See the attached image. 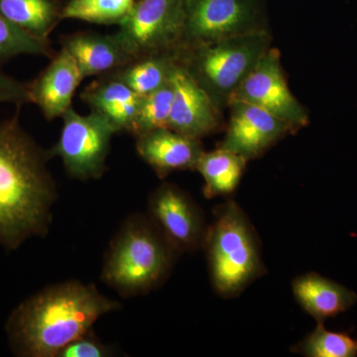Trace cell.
Here are the masks:
<instances>
[{
	"label": "cell",
	"mask_w": 357,
	"mask_h": 357,
	"mask_svg": "<svg viewBox=\"0 0 357 357\" xmlns=\"http://www.w3.org/2000/svg\"><path fill=\"white\" fill-rule=\"evenodd\" d=\"M50 159L21 126L20 109L0 122V246L6 250L48 234L58 195Z\"/></svg>",
	"instance_id": "obj_1"
},
{
	"label": "cell",
	"mask_w": 357,
	"mask_h": 357,
	"mask_svg": "<svg viewBox=\"0 0 357 357\" xmlns=\"http://www.w3.org/2000/svg\"><path fill=\"white\" fill-rule=\"evenodd\" d=\"M119 307L91 284L72 280L49 286L23 301L7 319L11 351L21 357H57Z\"/></svg>",
	"instance_id": "obj_2"
},
{
	"label": "cell",
	"mask_w": 357,
	"mask_h": 357,
	"mask_svg": "<svg viewBox=\"0 0 357 357\" xmlns=\"http://www.w3.org/2000/svg\"><path fill=\"white\" fill-rule=\"evenodd\" d=\"M176 253L152 218L132 215L109 244L102 280L124 297L144 295L166 280Z\"/></svg>",
	"instance_id": "obj_3"
},
{
	"label": "cell",
	"mask_w": 357,
	"mask_h": 357,
	"mask_svg": "<svg viewBox=\"0 0 357 357\" xmlns=\"http://www.w3.org/2000/svg\"><path fill=\"white\" fill-rule=\"evenodd\" d=\"M204 245L211 283L223 298L239 295L264 272L255 230L236 202L218 208Z\"/></svg>",
	"instance_id": "obj_4"
},
{
	"label": "cell",
	"mask_w": 357,
	"mask_h": 357,
	"mask_svg": "<svg viewBox=\"0 0 357 357\" xmlns=\"http://www.w3.org/2000/svg\"><path fill=\"white\" fill-rule=\"evenodd\" d=\"M271 41L270 31H262L182 47L177 52L178 62L222 112L258 61L271 48Z\"/></svg>",
	"instance_id": "obj_5"
},
{
	"label": "cell",
	"mask_w": 357,
	"mask_h": 357,
	"mask_svg": "<svg viewBox=\"0 0 357 357\" xmlns=\"http://www.w3.org/2000/svg\"><path fill=\"white\" fill-rule=\"evenodd\" d=\"M183 47L269 31L264 0H184Z\"/></svg>",
	"instance_id": "obj_6"
},
{
	"label": "cell",
	"mask_w": 357,
	"mask_h": 357,
	"mask_svg": "<svg viewBox=\"0 0 357 357\" xmlns=\"http://www.w3.org/2000/svg\"><path fill=\"white\" fill-rule=\"evenodd\" d=\"M62 119L60 138L48 151L51 159L60 157L69 176L77 180L102 178L112 136L117 133L114 126L102 115H81L73 107Z\"/></svg>",
	"instance_id": "obj_7"
},
{
	"label": "cell",
	"mask_w": 357,
	"mask_h": 357,
	"mask_svg": "<svg viewBox=\"0 0 357 357\" xmlns=\"http://www.w3.org/2000/svg\"><path fill=\"white\" fill-rule=\"evenodd\" d=\"M119 27L136 58L177 53L184 42V0H135Z\"/></svg>",
	"instance_id": "obj_8"
},
{
	"label": "cell",
	"mask_w": 357,
	"mask_h": 357,
	"mask_svg": "<svg viewBox=\"0 0 357 357\" xmlns=\"http://www.w3.org/2000/svg\"><path fill=\"white\" fill-rule=\"evenodd\" d=\"M232 100H243L266 110L296 130L309 123L306 109L289 89L282 69L280 51L276 48L268 49Z\"/></svg>",
	"instance_id": "obj_9"
},
{
	"label": "cell",
	"mask_w": 357,
	"mask_h": 357,
	"mask_svg": "<svg viewBox=\"0 0 357 357\" xmlns=\"http://www.w3.org/2000/svg\"><path fill=\"white\" fill-rule=\"evenodd\" d=\"M149 213L177 252L204 245L206 229L203 213L189 195L177 185H160L149 197Z\"/></svg>",
	"instance_id": "obj_10"
},
{
	"label": "cell",
	"mask_w": 357,
	"mask_h": 357,
	"mask_svg": "<svg viewBox=\"0 0 357 357\" xmlns=\"http://www.w3.org/2000/svg\"><path fill=\"white\" fill-rule=\"evenodd\" d=\"M229 107V126L218 147L241 155L248 161L262 156L282 138L297 131L287 122L251 103L232 100Z\"/></svg>",
	"instance_id": "obj_11"
},
{
	"label": "cell",
	"mask_w": 357,
	"mask_h": 357,
	"mask_svg": "<svg viewBox=\"0 0 357 357\" xmlns=\"http://www.w3.org/2000/svg\"><path fill=\"white\" fill-rule=\"evenodd\" d=\"M172 83L174 95L168 128L197 139L217 131L222 121V110L178 62Z\"/></svg>",
	"instance_id": "obj_12"
},
{
	"label": "cell",
	"mask_w": 357,
	"mask_h": 357,
	"mask_svg": "<svg viewBox=\"0 0 357 357\" xmlns=\"http://www.w3.org/2000/svg\"><path fill=\"white\" fill-rule=\"evenodd\" d=\"M84 77L74 57L62 48L50 64L28 84L30 102L38 105L47 121L62 117Z\"/></svg>",
	"instance_id": "obj_13"
},
{
	"label": "cell",
	"mask_w": 357,
	"mask_h": 357,
	"mask_svg": "<svg viewBox=\"0 0 357 357\" xmlns=\"http://www.w3.org/2000/svg\"><path fill=\"white\" fill-rule=\"evenodd\" d=\"M136 151L164 178L175 171L196 170L204 150L201 139L164 128L136 138Z\"/></svg>",
	"instance_id": "obj_14"
},
{
	"label": "cell",
	"mask_w": 357,
	"mask_h": 357,
	"mask_svg": "<svg viewBox=\"0 0 357 357\" xmlns=\"http://www.w3.org/2000/svg\"><path fill=\"white\" fill-rule=\"evenodd\" d=\"M61 44L76 60L84 79L110 74L137 59L119 32H79L64 37Z\"/></svg>",
	"instance_id": "obj_15"
},
{
	"label": "cell",
	"mask_w": 357,
	"mask_h": 357,
	"mask_svg": "<svg viewBox=\"0 0 357 357\" xmlns=\"http://www.w3.org/2000/svg\"><path fill=\"white\" fill-rule=\"evenodd\" d=\"M81 98L91 112L105 116L116 132H128L141 96L114 75L107 74L86 86Z\"/></svg>",
	"instance_id": "obj_16"
},
{
	"label": "cell",
	"mask_w": 357,
	"mask_h": 357,
	"mask_svg": "<svg viewBox=\"0 0 357 357\" xmlns=\"http://www.w3.org/2000/svg\"><path fill=\"white\" fill-rule=\"evenodd\" d=\"M292 290L300 306L317 321L349 311L357 301L356 293L318 273L297 277Z\"/></svg>",
	"instance_id": "obj_17"
},
{
	"label": "cell",
	"mask_w": 357,
	"mask_h": 357,
	"mask_svg": "<svg viewBox=\"0 0 357 357\" xmlns=\"http://www.w3.org/2000/svg\"><path fill=\"white\" fill-rule=\"evenodd\" d=\"M63 8L58 0H0V15L42 40H49L63 20Z\"/></svg>",
	"instance_id": "obj_18"
},
{
	"label": "cell",
	"mask_w": 357,
	"mask_h": 357,
	"mask_svg": "<svg viewBox=\"0 0 357 357\" xmlns=\"http://www.w3.org/2000/svg\"><path fill=\"white\" fill-rule=\"evenodd\" d=\"M248 162L241 155L220 147L204 152L196 171L204 178V196L211 199L231 194L241 182Z\"/></svg>",
	"instance_id": "obj_19"
},
{
	"label": "cell",
	"mask_w": 357,
	"mask_h": 357,
	"mask_svg": "<svg viewBox=\"0 0 357 357\" xmlns=\"http://www.w3.org/2000/svg\"><path fill=\"white\" fill-rule=\"evenodd\" d=\"M178 65L177 53L143 56L110 74L136 95L144 96L166 86Z\"/></svg>",
	"instance_id": "obj_20"
},
{
	"label": "cell",
	"mask_w": 357,
	"mask_h": 357,
	"mask_svg": "<svg viewBox=\"0 0 357 357\" xmlns=\"http://www.w3.org/2000/svg\"><path fill=\"white\" fill-rule=\"evenodd\" d=\"M172 79L149 95L141 96L137 112L128 133L137 138L155 129L168 128L172 107Z\"/></svg>",
	"instance_id": "obj_21"
},
{
	"label": "cell",
	"mask_w": 357,
	"mask_h": 357,
	"mask_svg": "<svg viewBox=\"0 0 357 357\" xmlns=\"http://www.w3.org/2000/svg\"><path fill=\"white\" fill-rule=\"evenodd\" d=\"M135 0H70L63 8V20H77L96 24H121Z\"/></svg>",
	"instance_id": "obj_22"
},
{
	"label": "cell",
	"mask_w": 357,
	"mask_h": 357,
	"mask_svg": "<svg viewBox=\"0 0 357 357\" xmlns=\"http://www.w3.org/2000/svg\"><path fill=\"white\" fill-rule=\"evenodd\" d=\"M317 326L293 351L307 357H356L357 340L347 333L331 332L324 321H317Z\"/></svg>",
	"instance_id": "obj_23"
},
{
	"label": "cell",
	"mask_w": 357,
	"mask_h": 357,
	"mask_svg": "<svg viewBox=\"0 0 357 357\" xmlns=\"http://www.w3.org/2000/svg\"><path fill=\"white\" fill-rule=\"evenodd\" d=\"M20 55H53L49 40L28 34L0 15V63Z\"/></svg>",
	"instance_id": "obj_24"
},
{
	"label": "cell",
	"mask_w": 357,
	"mask_h": 357,
	"mask_svg": "<svg viewBox=\"0 0 357 357\" xmlns=\"http://www.w3.org/2000/svg\"><path fill=\"white\" fill-rule=\"evenodd\" d=\"M112 349L107 345L89 337V333L66 345L57 357H105L112 356Z\"/></svg>",
	"instance_id": "obj_25"
},
{
	"label": "cell",
	"mask_w": 357,
	"mask_h": 357,
	"mask_svg": "<svg viewBox=\"0 0 357 357\" xmlns=\"http://www.w3.org/2000/svg\"><path fill=\"white\" fill-rule=\"evenodd\" d=\"M0 102H11L20 107L31 102L28 84L21 83L13 77L0 73Z\"/></svg>",
	"instance_id": "obj_26"
}]
</instances>
